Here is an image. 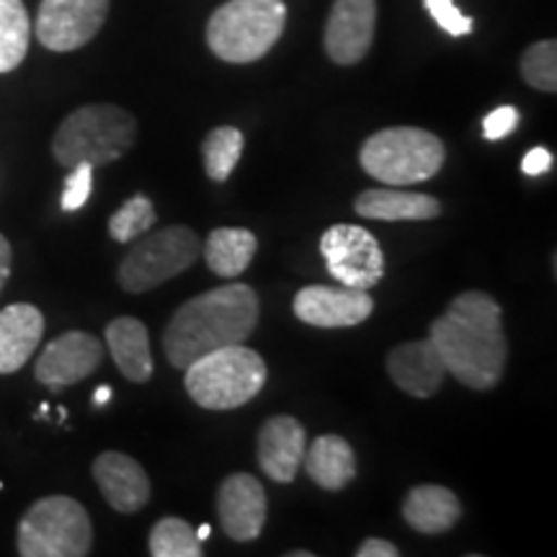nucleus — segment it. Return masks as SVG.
I'll list each match as a JSON object with an SVG mask.
<instances>
[{
    "label": "nucleus",
    "instance_id": "nucleus-14",
    "mask_svg": "<svg viewBox=\"0 0 557 557\" xmlns=\"http://www.w3.org/2000/svg\"><path fill=\"white\" fill-rule=\"evenodd\" d=\"M220 527L235 542L259 540L267 524V493L248 472H235L222 480L218 493Z\"/></svg>",
    "mask_w": 557,
    "mask_h": 557
},
{
    "label": "nucleus",
    "instance_id": "nucleus-9",
    "mask_svg": "<svg viewBox=\"0 0 557 557\" xmlns=\"http://www.w3.org/2000/svg\"><path fill=\"white\" fill-rule=\"evenodd\" d=\"M320 253L338 284L372 289L385 276V256L377 238L359 225H333L320 238Z\"/></svg>",
    "mask_w": 557,
    "mask_h": 557
},
{
    "label": "nucleus",
    "instance_id": "nucleus-16",
    "mask_svg": "<svg viewBox=\"0 0 557 557\" xmlns=\"http://www.w3.org/2000/svg\"><path fill=\"white\" fill-rule=\"evenodd\" d=\"M387 372L403 393L413 395V398H431L442 387L447 367L431 338H426L395 346L387 354Z\"/></svg>",
    "mask_w": 557,
    "mask_h": 557
},
{
    "label": "nucleus",
    "instance_id": "nucleus-28",
    "mask_svg": "<svg viewBox=\"0 0 557 557\" xmlns=\"http://www.w3.org/2000/svg\"><path fill=\"white\" fill-rule=\"evenodd\" d=\"M521 75L532 88L555 94L557 90V45L555 39L534 41L521 54Z\"/></svg>",
    "mask_w": 557,
    "mask_h": 557
},
{
    "label": "nucleus",
    "instance_id": "nucleus-15",
    "mask_svg": "<svg viewBox=\"0 0 557 557\" xmlns=\"http://www.w3.org/2000/svg\"><path fill=\"white\" fill-rule=\"evenodd\" d=\"M94 480L107 504L120 513H135L150 500L148 472L122 451H103L96 457Z\"/></svg>",
    "mask_w": 557,
    "mask_h": 557
},
{
    "label": "nucleus",
    "instance_id": "nucleus-2",
    "mask_svg": "<svg viewBox=\"0 0 557 557\" xmlns=\"http://www.w3.org/2000/svg\"><path fill=\"white\" fill-rule=\"evenodd\" d=\"M259 323V297L248 284H225L189 299L171 318L163 348L171 367L186 369L205 354L243 344Z\"/></svg>",
    "mask_w": 557,
    "mask_h": 557
},
{
    "label": "nucleus",
    "instance_id": "nucleus-8",
    "mask_svg": "<svg viewBox=\"0 0 557 557\" xmlns=\"http://www.w3.org/2000/svg\"><path fill=\"white\" fill-rule=\"evenodd\" d=\"M199 238L191 227L171 225L158 233L139 238L124 261L120 263L116 278L129 295H143L178 276L197 261Z\"/></svg>",
    "mask_w": 557,
    "mask_h": 557
},
{
    "label": "nucleus",
    "instance_id": "nucleus-3",
    "mask_svg": "<svg viewBox=\"0 0 557 557\" xmlns=\"http://www.w3.org/2000/svg\"><path fill=\"white\" fill-rule=\"evenodd\" d=\"M137 139V122L114 103H88L67 114L54 132L52 156L62 169L88 163L94 169L120 160Z\"/></svg>",
    "mask_w": 557,
    "mask_h": 557
},
{
    "label": "nucleus",
    "instance_id": "nucleus-32",
    "mask_svg": "<svg viewBox=\"0 0 557 557\" xmlns=\"http://www.w3.org/2000/svg\"><path fill=\"white\" fill-rule=\"evenodd\" d=\"M549 169H553V152L547 148L529 150L524 160H521V171H524L527 176H542V173H547Z\"/></svg>",
    "mask_w": 557,
    "mask_h": 557
},
{
    "label": "nucleus",
    "instance_id": "nucleus-4",
    "mask_svg": "<svg viewBox=\"0 0 557 557\" xmlns=\"http://www.w3.org/2000/svg\"><path fill=\"white\" fill-rule=\"evenodd\" d=\"M287 24L284 0H227L207 24V45L220 60L248 65L269 54Z\"/></svg>",
    "mask_w": 557,
    "mask_h": 557
},
{
    "label": "nucleus",
    "instance_id": "nucleus-6",
    "mask_svg": "<svg viewBox=\"0 0 557 557\" xmlns=\"http://www.w3.org/2000/svg\"><path fill=\"white\" fill-rule=\"evenodd\" d=\"M361 169L387 186H410L434 178L444 165V143L429 129L389 127L361 145Z\"/></svg>",
    "mask_w": 557,
    "mask_h": 557
},
{
    "label": "nucleus",
    "instance_id": "nucleus-19",
    "mask_svg": "<svg viewBox=\"0 0 557 557\" xmlns=\"http://www.w3.org/2000/svg\"><path fill=\"white\" fill-rule=\"evenodd\" d=\"M107 344L120 372L129 382H150L152 377V351L150 336L143 320L116 318L107 325Z\"/></svg>",
    "mask_w": 557,
    "mask_h": 557
},
{
    "label": "nucleus",
    "instance_id": "nucleus-25",
    "mask_svg": "<svg viewBox=\"0 0 557 557\" xmlns=\"http://www.w3.org/2000/svg\"><path fill=\"white\" fill-rule=\"evenodd\" d=\"M205 171L212 181H227L243 156V135L235 127L212 129L201 145Z\"/></svg>",
    "mask_w": 557,
    "mask_h": 557
},
{
    "label": "nucleus",
    "instance_id": "nucleus-1",
    "mask_svg": "<svg viewBox=\"0 0 557 557\" xmlns=\"http://www.w3.org/2000/svg\"><path fill=\"white\" fill-rule=\"evenodd\" d=\"M431 344L449 374L472 389H493L504 377L508 346L504 310L485 292H462L431 323Z\"/></svg>",
    "mask_w": 557,
    "mask_h": 557
},
{
    "label": "nucleus",
    "instance_id": "nucleus-27",
    "mask_svg": "<svg viewBox=\"0 0 557 557\" xmlns=\"http://www.w3.org/2000/svg\"><path fill=\"white\" fill-rule=\"evenodd\" d=\"M156 225V207L148 197L135 194V197L124 201V205L111 214L109 220V235L116 243H129L145 235Z\"/></svg>",
    "mask_w": 557,
    "mask_h": 557
},
{
    "label": "nucleus",
    "instance_id": "nucleus-31",
    "mask_svg": "<svg viewBox=\"0 0 557 557\" xmlns=\"http://www.w3.org/2000/svg\"><path fill=\"white\" fill-rule=\"evenodd\" d=\"M517 127H519V111L513 107L493 109L483 120V135L485 139H491V143L508 137Z\"/></svg>",
    "mask_w": 557,
    "mask_h": 557
},
{
    "label": "nucleus",
    "instance_id": "nucleus-36",
    "mask_svg": "<svg viewBox=\"0 0 557 557\" xmlns=\"http://www.w3.org/2000/svg\"><path fill=\"white\" fill-rule=\"evenodd\" d=\"M209 534H212V527H209V524H199V527H197V537H199V542L209 540Z\"/></svg>",
    "mask_w": 557,
    "mask_h": 557
},
{
    "label": "nucleus",
    "instance_id": "nucleus-34",
    "mask_svg": "<svg viewBox=\"0 0 557 557\" xmlns=\"http://www.w3.org/2000/svg\"><path fill=\"white\" fill-rule=\"evenodd\" d=\"M9 276H11V243L9 238L0 235V292H3Z\"/></svg>",
    "mask_w": 557,
    "mask_h": 557
},
{
    "label": "nucleus",
    "instance_id": "nucleus-35",
    "mask_svg": "<svg viewBox=\"0 0 557 557\" xmlns=\"http://www.w3.org/2000/svg\"><path fill=\"white\" fill-rule=\"evenodd\" d=\"M111 395H114V389L107 387V385H101V387L94 393V403H96V406H107V403L111 400Z\"/></svg>",
    "mask_w": 557,
    "mask_h": 557
},
{
    "label": "nucleus",
    "instance_id": "nucleus-11",
    "mask_svg": "<svg viewBox=\"0 0 557 557\" xmlns=\"http://www.w3.org/2000/svg\"><path fill=\"white\" fill-rule=\"evenodd\" d=\"M103 361V344L83 331L62 333L47 344L34 367V377L54 393L90 377Z\"/></svg>",
    "mask_w": 557,
    "mask_h": 557
},
{
    "label": "nucleus",
    "instance_id": "nucleus-5",
    "mask_svg": "<svg viewBox=\"0 0 557 557\" xmlns=\"http://www.w3.org/2000/svg\"><path fill=\"white\" fill-rule=\"evenodd\" d=\"M186 393L207 410L246 406L267 385V361L253 348L235 344L205 354L184 369Z\"/></svg>",
    "mask_w": 557,
    "mask_h": 557
},
{
    "label": "nucleus",
    "instance_id": "nucleus-7",
    "mask_svg": "<svg viewBox=\"0 0 557 557\" xmlns=\"http://www.w3.org/2000/svg\"><path fill=\"white\" fill-rule=\"evenodd\" d=\"M90 545L94 527L88 511L75 498H41L18 524L21 557H86Z\"/></svg>",
    "mask_w": 557,
    "mask_h": 557
},
{
    "label": "nucleus",
    "instance_id": "nucleus-33",
    "mask_svg": "<svg viewBox=\"0 0 557 557\" xmlns=\"http://www.w3.org/2000/svg\"><path fill=\"white\" fill-rule=\"evenodd\" d=\"M400 549L387 540H364L357 549V557H398Z\"/></svg>",
    "mask_w": 557,
    "mask_h": 557
},
{
    "label": "nucleus",
    "instance_id": "nucleus-37",
    "mask_svg": "<svg viewBox=\"0 0 557 557\" xmlns=\"http://www.w3.org/2000/svg\"><path fill=\"white\" fill-rule=\"evenodd\" d=\"M47 413H50V403H41V408H39V413H37V418H45Z\"/></svg>",
    "mask_w": 557,
    "mask_h": 557
},
{
    "label": "nucleus",
    "instance_id": "nucleus-20",
    "mask_svg": "<svg viewBox=\"0 0 557 557\" xmlns=\"http://www.w3.org/2000/svg\"><path fill=\"white\" fill-rule=\"evenodd\" d=\"M459 517V498L444 485H416L403 500V519L421 534L449 532Z\"/></svg>",
    "mask_w": 557,
    "mask_h": 557
},
{
    "label": "nucleus",
    "instance_id": "nucleus-13",
    "mask_svg": "<svg viewBox=\"0 0 557 557\" xmlns=\"http://www.w3.org/2000/svg\"><path fill=\"white\" fill-rule=\"evenodd\" d=\"M377 26V0H336L325 24V52L336 65L367 58Z\"/></svg>",
    "mask_w": 557,
    "mask_h": 557
},
{
    "label": "nucleus",
    "instance_id": "nucleus-24",
    "mask_svg": "<svg viewBox=\"0 0 557 557\" xmlns=\"http://www.w3.org/2000/svg\"><path fill=\"white\" fill-rule=\"evenodd\" d=\"M32 21L21 0H0V73H11L29 52Z\"/></svg>",
    "mask_w": 557,
    "mask_h": 557
},
{
    "label": "nucleus",
    "instance_id": "nucleus-10",
    "mask_svg": "<svg viewBox=\"0 0 557 557\" xmlns=\"http://www.w3.org/2000/svg\"><path fill=\"white\" fill-rule=\"evenodd\" d=\"M109 16V0H41L37 39L52 52H75L101 32Z\"/></svg>",
    "mask_w": 557,
    "mask_h": 557
},
{
    "label": "nucleus",
    "instance_id": "nucleus-29",
    "mask_svg": "<svg viewBox=\"0 0 557 557\" xmlns=\"http://www.w3.org/2000/svg\"><path fill=\"white\" fill-rule=\"evenodd\" d=\"M90 189H94V165H73V169H70V176L65 178V191H62L60 207L65 209V212H78V209L88 201Z\"/></svg>",
    "mask_w": 557,
    "mask_h": 557
},
{
    "label": "nucleus",
    "instance_id": "nucleus-18",
    "mask_svg": "<svg viewBox=\"0 0 557 557\" xmlns=\"http://www.w3.org/2000/svg\"><path fill=\"white\" fill-rule=\"evenodd\" d=\"M45 336V315L29 302L0 310V374L18 372Z\"/></svg>",
    "mask_w": 557,
    "mask_h": 557
},
{
    "label": "nucleus",
    "instance_id": "nucleus-21",
    "mask_svg": "<svg viewBox=\"0 0 557 557\" xmlns=\"http://www.w3.org/2000/svg\"><path fill=\"white\" fill-rule=\"evenodd\" d=\"M357 214L369 220L403 222V220H434L442 214V201L431 194H413L398 189H369L354 201Z\"/></svg>",
    "mask_w": 557,
    "mask_h": 557
},
{
    "label": "nucleus",
    "instance_id": "nucleus-22",
    "mask_svg": "<svg viewBox=\"0 0 557 557\" xmlns=\"http://www.w3.org/2000/svg\"><path fill=\"white\" fill-rule=\"evenodd\" d=\"M302 465L312 483L325 491H341L357 478V455H354L351 444L333 434L318 436L310 449H305Z\"/></svg>",
    "mask_w": 557,
    "mask_h": 557
},
{
    "label": "nucleus",
    "instance_id": "nucleus-12",
    "mask_svg": "<svg viewBox=\"0 0 557 557\" xmlns=\"http://www.w3.org/2000/svg\"><path fill=\"white\" fill-rule=\"evenodd\" d=\"M295 315L302 323L315 329H351L364 323L374 312V299L369 289L354 287H325V284H310L295 295Z\"/></svg>",
    "mask_w": 557,
    "mask_h": 557
},
{
    "label": "nucleus",
    "instance_id": "nucleus-23",
    "mask_svg": "<svg viewBox=\"0 0 557 557\" xmlns=\"http://www.w3.org/2000/svg\"><path fill=\"white\" fill-rule=\"evenodd\" d=\"M259 240L250 230L243 227H218L209 233L205 243V261L218 276L235 278L250 267Z\"/></svg>",
    "mask_w": 557,
    "mask_h": 557
},
{
    "label": "nucleus",
    "instance_id": "nucleus-17",
    "mask_svg": "<svg viewBox=\"0 0 557 557\" xmlns=\"http://www.w3.org/2000/svg\"><path fill=\"white\" fill-rule=\"evenodd\" d=\"M305 429L292 416H274L259 434V465L274 483H292L305 457Z\"/></svg>",
    "mask_w": 557,
    "mask_h": 557
},
{
    "label": "nucleus",
    "instance_id": "nucleus-26",
    "mask_svg": "<svg viewBox=\"0 0 557 557\" xmlns=\"http://www.w3.org/2000/svg\"><path fill=\"white\" fill-rule=\"evenodd\" d=\"M152 557H201V542L197 529L184 519H160L150 532Z\"/></svg>",
    "mask_w": 557,
    "mask_h": 557
},
{
    "label": "nucleus",
    "instance_id": "nucleus-30",
    "mask_svg": "<svg viewBox=\"0 0 557 557\" xmlns=\"http://www.w3.org/2000/svg\"><path fill=\"white\" fill-rule=\"evenodd\" d=\"M423 3H426L431 18L451 37H468L475 26V21L457 9L455 0H423Z\"/></svg>",
    "mask_w": 557,
    "mask_h": 557
}]
</instances>
